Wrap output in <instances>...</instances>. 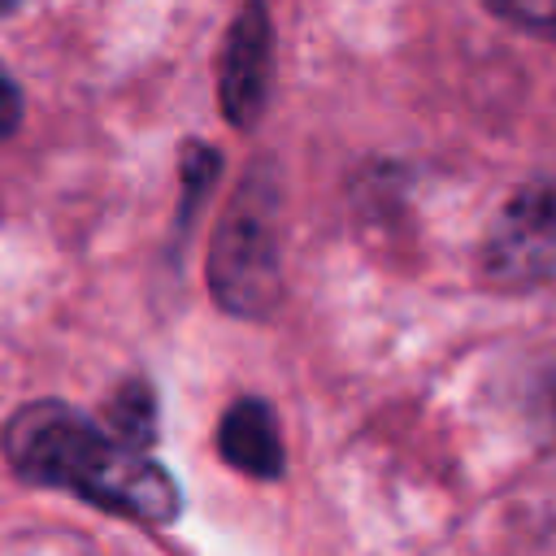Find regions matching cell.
I'll return each mask as SVG.
<instances>
[{
    "instance_id": "obj_1",
    "label": "cell",
    "mask_w": 556,
    "mask_h": 556,
    "mask_svg": "<svg viewBox=\"0 0 556 556\" xmlns=\"http://www.w3.org/2000/svg\"><path fill=\"white\" fill-rule=\"evenodd\" d=\"M4 460L35 486L74 491L104 513H122L148 526L178 517V482L139 447L113 439L104 426L61 400L22 404L0 434Z\"/></svg>"
},
{
    "instance_id": "obj_2",
    "label": "cell",
    "mask_w": 556,
    "mask_h": 556,
    "mask_svg": "<svg viewBox=\"0 0 556 556\" xmlns=\"http://www.w3.org/2000/svg\"><path fill=\"white\" fill-rule=\"evenodd\" d=\"M208 291L235 317H265L282 295L278 195L265 174H252L208 243Z\"/></svg>"
},
{
    "instance_id": "obj_3",
    "label": "cell",
    "mask_w": 556,
    "mask_h": 556,
    "mask_svg": "<svg viewBox=\"0 0 556 556\" xmlns=\"http://www.w3.org/2000/svg\"><path fill=\"white\" fill-rule=\"evenodd\" d=\"M269 48H274V30H269V13L261 0H248L226 35L222 48V74H217V96H222V113L230 126L248 130L269 96Z\"/></svg>"
},
{
    "instance_id": "obj_4",
    "label": "cell",
    "mask_w": 556,
    "mask_h": 556,
    "mask_svg": "<svg viewBox=\"0 0 556 556\" xmlns=\"http://www.w3.org/2000/svg\"><path fill=\"white\" fill-rule=\"evenodd\" d=\"M217 452L230 469L248 473V478H261V482H274L282 478L287 469V456H282V434H278V417L265 400L256 395H243L235 400L226 413H222V426H217Z\"/></svg>"
},
{
    "instance_id": "obj_5",
    "label": "cell",
    "mask_w": 556,
    "mask_h": 556,
    "mask_svg": "<svg viewBox=\"0 0 556 556\" xmlns=\"http://www.w3.org/2000/svg\"><path fill=\"white\" fill-rule=\"evenodd\" d=\"M104 430L113 439L139 447V452L152 447V439H156V395H152V387L143 378H130V382H122L109 395V404H104Z\"/></svg>"
},
{
    "instance_id": "obj_6",
    "label": "cell",
    "mask_w": 556,
    "mask_h": 556,
    "mask_svg": "<svg viewBox=\"0 0 556 556\" xmlns=\"http://www.w3.org/2000/svg\"><path fill=\"white\" fill-rule=\"evenodd\" d=\"M486 9L508 26H521L539 39H556V0H486Z\"/></svg>"
},
{
    "instance_id": "obj_7",
    "label": "cell",
    "mask_w": 556,
    "mask_h": 556,
    "mask_svg": "<svg viewBox=\"0 0 556 556\" xmlns=\"http://www.w3.org/2000/svg\"><path fill=\"white\" fill-rule=\"evenodd\" d=\"M17 122H22V96H17L13 78L0 70V139H9L17 130Z\"/></svg>"
},
{
    "instance_id": "obj_8",
    "label": "cell",
    "mask_w": 556,
    "mask_h": 556,
    "mask_svg": "<svg viewBox=\"0 0 556 556\" xmlns=\"http://www.w3.org/2000/svg\"><path fill=\"white\" fill-rule=\"evenodd\" d=\"M17 4H22V0H0V17H4V13H13Z\"/></svg>"
}]
</instances>
